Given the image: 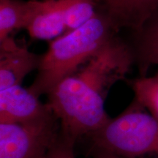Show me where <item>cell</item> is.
<instances>
[{"mask_svg":"<svg viewBox=\"0 0 158 158\" xmlns=\"http://www.w3.org/2000/svg\"><path fill=\"white\" fill-rule=\"evenodd\" d=\"M88 138L92 152L104 150L123 158H158V121L135 98Z\"/></svg>","mask_w":158,"mask_h":158,"instance_id":"cell-3","label":"cell"},{"mask_svg":"<svg viewBox=\"0 0 158 158\" xmlns=\"http://www.w3.org/2000/svg\"><path fill=\"white\" fill-rule=\"evenodd\" d=\"M135 64L130 43L116 35L49 93L46 103L60 124V133L76 143L110 119L105 102L110 89L127 81Z\"/></svg>","mask_w":158,"mask_h":158,"instance_id":"cell-1","label":"cell"},{"mask_svg":"<svg viewBox=\"0 0 158 158\" xmlns=\"http://www.w3.org/2000/svg\"><path fill=\"white\" fill-rule=\"evenodd\" d=\"M40 98L21 85L0 91V123H31L54 114Z\"/></svg>","mask_w":158,"mask_h":158,"instance_id":"cell-5","label":"cell"},{"mask_svg":"<svg viewBox=\"0 0 158 158\" xmlns=\"http://www.w3.org/2000/svg\"><path fill=\"white\" fill-rule=\"evenodd\" d=\"M130 43L139 76H147L149 69L158 66V11L146 21L140 30L133 32Z\"/></svg>","mask_w":158,"mask_h":158,"instance_id":"cell-9","label":"cell"},{"mask_svg":"<svg viewBox=\"0 0 158 158\" xmlns=\"http://www.w3.org/2000/svg\"><path fill=\"white\" fill-rule=\"evenodd\" d=\"M59 134L54 114L31 123H0V158H46Z\"/></svg>","mask_w":158,"mask_h":158,"instance_id":"cell-4","label":"cell"},{"mask_svg":"<svg viewBox=\"0 0 158 158\" xmlns=\"http://www.w3.org/2000/svg\"><path fill=\"white\" fill-rule=\"evenodd\" d=\"M41 57L13 35L0 40V91L21 85L26 76L37 70Z\"/></svg>","mask_w":158,"mask_h":158,"instance_id":"cell-6","label":"cell"},{"mask_svg":"<svg viewBox=\"0 0 158 158\" xmlns=\"http://www.w3.org/2000/svg\"><path fill=\"white\" fill-rule=\"evenodd\" d=\"M118 34L109 19L98 10L84 25L49 42L29 88L39 97L48 95L63 79L76 72Z\"/></svg>","mask_w":158,"mask_h":158,"instance_id":"cell-2","label":"cell"},{"mask_svg":"<svg viewBox=\"0 0 158 158\" xmlns=\"http://www.w3.org/2000/svg\"><path fill=\"white\" fill-rule=\"evenodd\" d=\"M76 143L59 134V136L46 158H76L74 147Z\"/></svg>","mask_w":158,"mask_h":158,"instance_id":"cell-13","label":"cell"},{"mask_svg":"<svg viewBox=\"0 0 158 158\" xmlns=\"http://www.w3.org/2000/svg\"><path fill=\"white\" fill-rule=\"evenodd\" d=\"M102 12L118 32L140 30L146 21L158 11V0H98Z\"/></svg>","mask_w":158,"mask_h":158,"instance_id":"cell-7","label":"cell"},{"mask_svg":"<svg viewBox=\"0 0 158 158\" xmlns=\"http://www.w3.org/2000/svg\"><path fill=\"white\" fill-rule=\"evenodd\" d=\"M134 98L158 121V73L127 79Z\"/></svg>","mask_w":158,"mask_h":158,"instance_id":"cell-11","label":"cell"},{"mask_svg":"<svg viewBox=\"0 0 158 158\" xmlns=\"http://www.w3.org/2000/svg\"><path fill=\"white\" fill-rule=\"evenodd\" d=\"M92 152H93L94 158H123L115 154L104 151V150H95V151H92Z\"/></svg>","mask_w":158,"mask_h":158,"instance_id":"cell-14","label":"cell"},{"mask_svg":"<svg viewBox=\"0 0 158 158\" xmlns=\"http://www.w3.org/2000/svg\"><path fill=\"white\" fill-rule=\"evenodd\" d=\"M66 32L73 31L92 19L98 11V0H61ZM65 32V33H66Z\"/></svg>","mask_w":158,"mask_h":158,"instance_id":"cell-12","label":"cell"},{"mask_svg":"<svg viewBox=\"0 0 158 158\" xmlns=\"http://www.w3.org/2000/svg\"><path fill=\"white\" fill-rule=\"evenodd\" d=\"M33 0H0V40L26 29L32 14Z\"/></svg>","mask_w":158,"mask_h":158,"instance_id":"cell-10","label":"cell"},{"mask_svg":"<svg viewBox=\"0 0 158 158\" xmlns=\"http://www.w3.org/2000/svg\"><path fill=\"white\" fill-rule=\"evenodd\" d=\"M27 31L31 38L50 41L66 32L61 0H34V7Z\"/></svg>","mask_w":158,"mask_h":158,"instance_id":"cell-8","label":"cell"}]
</instances>
